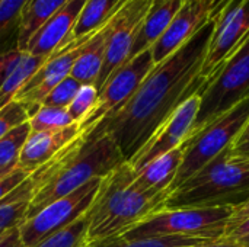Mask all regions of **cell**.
<instances>
[{
	"label": "cell",
	"instance_id": "7a4b0ae2",
	"mask_svg": "<svg viewBox=\"0 0 249 247\" xmlns=\"http://www.w3.org/2000/svg\"><path fill=\"white\" fill-rule=\"evenodd\" d=\"M125 162L111 134L104 131L85 134L54 162L31 175L34 191L26 218L88 182L105 178Z\"/></svg>",
	"mask_w": 249,
	"mask_h": 247
},
{
	"label": "cell",
	"instance_id": "f546056e",
	"mask_svg": "<svg viewBox=\"0 0 249 247\" xmlns=\"http://www.w3.org/2000/svg\"><path fill=\"white\" fill-rule=\"evenodd\" d=\"M31 112L18 100H12L4 108L0 109V138L10 132L13 128L19 127L23 122H28Z\"/></svg>",
	"mask_w": 249,
	"mask_h": 247
},
{
	"label": "cell",
	"instance_id": "1f68e13d",
	"mask_svg": "<svg viewBox=\"0 0 249 247\" xmlns=\"http://www.w3.org/2000/svg\"><path fill=\"white\" fill-rule=\"evenodd\" d=\"M31 176L26 170L20 167H15L12 172H9L6 176L0 179V202H3L6 198H9L22 183L26 182V179Z\"/></svg>",
	"mask_w": 249,
	"mask_h": 247
},
{
	"label": "cell",
	"instance_id": "f35d334b",
	"mask_svg": "<svg viewBox=\"0 0 249 247\" xmlns=\"http://www.w3.org/2000/svg\"><path fill=\"white\" fill-rule=\"evenodd\" d=\"M13 169H0V179L3 178V176H6L9 172H12Z\"/></svg>",
	"mask_w": 249,
	"mask_h": 247
},
{
	"label": "cell",
	"instance_id": "ba28073f",
	"mask_svg": "<svg viewBox=\"0 0 249 247\" xmlns=\"http://www.w3.org/2000/svg\"><path fill=\"white\" fill-rule=\"evenodd\" d=\"M104 178L93 179L74 192L48 204L41 211L26 218L19 227L23 247H34L47 237L69 227L92 208Z\"/></svg>",
	"mask_w": 249,
	"mask_h": 247
},
{
	"label": "cell",
	"instance_id": "8d00e7d4",
	"mask_svg": "<svg viewBox=\"0 0 249 247\" xmlns=\"http://www.w3.org/2000/svg\"><path fill=\"white\" fill-rule=\"evenodd\" d=\"M196 247H244L241 246L238 242H233V240H212V242H206V243H201Z\"/></svg>",
	"mask_w": 249,
	"mask_h": 247
},
{
	"label": "cell",
	"instance_id": "ac0fdd59",
	"mask_svg": "<svg viewBox=\"0 0 249 247\" xmlns=\"http://www.w3.org/2000/svg\"><path fill=\"white\" fill-rule=\"evenodd\" d=\"M118 15V13H117ZM117 15L107 22L85 45L83 51L77 57L70 76L76 79L80 84H96V80L99 77L105 51L108 45V38L112 31V26L115 23Z\"/></svg>",
	"mask_w": 249,
	"mask_h": 247
},
{
	"label": "cell",
	"instance_id": "5bb4252c",
	"mask_svg": "<svg viewBox=\"0 0 249 247\" xmlns=\"http://www.w3.org/2000/svg\"><path fill=\"white\" fill-rule=\"evenodd\" d=\"M88 132L80 124L54 131H31L19 156L18 167L32 175L54 162Z\"/></svg>",
	"mask_w": 249,
	"mask_h": 247
},
{
	"label": "cell",
	"instance_id": "836d02e7",
	"mask_svg": "<svg viewBox=\"0 0 249 247\" xmlns=\"http://www.w3.org/2000/svg\"><path fill=\"white\" fill-rule=\"evenodd\" d=\"M249 218V198L244 202V204H241V205H238V207H235V210H233V213H232V215H231V218H229V221H228V224H226V229H225V234H223V237L225 236H228L231 231H233L236 227H239L244 221H247ZM222 237V239H223Z\"/></svg>",
	"mask_w": 249,
	"mask_h": 247
},
{
	"label": "cell",
	"instance_id": "9a60e30c",
	"mask_svg": "<svg viewBox=\"0 0 249 247\" xmlns=\"http://www.w3.org/2000/svg\"><path fill=\"white\" fill-rule=\"evenodd\" d=\"M86 0H70L57 10L32 36L26 51L36 57H50L71 33Z\"/></svg>",
	"mask_w": 249,
	"mask_h": 247
},
{
	"label": "cell",
	"instance_id": "83f0119b",
	"mask_svg": "<svg viewBox=\"0 0 249 247\" xmlns=\"http://www.w3.org/2000/svg\"><path fill=\"white\" fill-rule=\"evenodd\" d=\"M29 0H0V44L10 33L18 36V28L23 7Z\"/></svg>",
	"mask_w": 249,
	"mask_h": 247
},
{
	"label": "cell",
	"instance_id": "e575fe53",
	"mask_svg": "<svg viewBox=\"0 0 249 247\" xmlns=\"http://www.w3.org/2000/svg\"><path fill=\"white\" fill-rule=\"evenodd\" d=\"M0 247H23L22 242H20L18 227L12 229L0 236Z\"/></svg>",
	"mask_w": 249,
	"mask_h": 247
},
{
	"label": "cell",
	"instance_id": "4316f807",
	"mask_svg": "<svg viewBox=\"0 0 249 247\" xmlns=\"http://www.w3.org/2000/svg\"><path fill=\"white\" fill-rule=\"evenodd\" d=\"M98 98L99 92L95 84H82L71 103L67 106V112L71 119L82 125L96 108Z\"/></svg>",
	"mask_w": 249,
	"mask_h": 247
},
{
	"label": "cell",
	"instance_id": "6da1fadb",
	"mask_svg": "<svg viewBox=\"0 0 249 247\" xmlns=\"http://www.w3.org/2000/svg\"><path fill=\"white\" fill-rule=\"evenodd\" d=\"M216 19L155 64L131 99L93 130L111 134L125 160L146 144L182 102L203 87L200 71Z\"/></svg>",
	"mask_w": 249,
	"mask_h": 247
},
{
	"label": "cell",
	"instance_id": "e0dca14e",
	"mask_svg": "<svg viewBox=\"0 0 249 247\" xmlns=\"http://www.w3.org/2000/svg\"><path fill=\"white\" fill-rule=\"evenodd\" d=\"M182 3L184 0H152L128 58L152 48L162 38L175 19Z\"/></svg>",
	"mask_w": 249,
	"mask_h": 247
},
{
	"label": "cell",
	"instance_id": "7c38bea8",
	"mask_svg": "<svg viewBox=\"0 0 249 247\" xmlns=\"http://www.w3.org/2000/svg\"><path fill=\"white\" fill-rule=\"evenodd\" d=\"M232 0H184L171 26L152 47L155 64L163 61L188 39L210 25Z\"/></svg>",
	"mask_w": 249,
	"mask_h": 247
},
{
	"label": "cell",
	"instance_id": "d4e9b609",
	"mask_svg": "<svg viewBox=\"0 0 249 247\" xmlns=\"http://www.w3.org/2000/svg\"><path fill=\"white\" fill-rule=\"evenodd\" d=\"M29 125L31 131H54L61 130L66 127H70L73 124H77L71 119L67 109L54 108V106H38L29 116Z\"/></svg>",
	"mask_w": 249,
	"mask_h": 247
},
{
	"label": "cell",
	"instance_id": "7402d4cb",
	"mask_svg": "<svg viewBox=\"0 0 249 247\" xmlns=\"http://www.w3.org/2000/svg\"><path fill=\"white\" fill-rule=\"evenodd\" d=\"M48 57H36L26 51L23 60L16 67V70L3 82L0 86V109L7 103L15 100L19 90L29 82V79L39 70V67L47 61Z\"/></svg>",
	"mask_w": 249,
	"mask_h": 247
},
{
	"label": "cell",
	"instance_id": "74e56055",
	"mask_svg": "<svg viewBox=\"0 0 249 247\" xmlns=\"http://www.w3.org/2000/svg\"><path fill=\"white\" fill-rule=\"evenodd\" d=\"M233 242H238L241 246L244 247H249V236H245V237H241V239H236V240H233Z\"/></svg>",
	"mask_w": 249,
	"mask_h": 247
},
{
	"label": "cell",
	"instance_id": "5b68a950",
	"mask_svg": "<svg viewBox=\"0 0 249 247\" xmlns=\"http://www.w3.org/2000/svg\"><path fill=\"white\" fill-rule=\"evenodd\" d=\"M233 210L235 207L228 205L162 208L123 237H197L220 240Z\"/></svg>",
	"mask_w": 249,
	"mask_h": 247
},
{
	"label": "cell",
	"instance_id": "8fae6325",
	"mask_svg": "<svg viewBox=\"0 0 249 247\" xmlns=\"http://www.w3.org/2000/svg\"><path fill=\"white\" fill-rule=\"evenodd\" d=\"M200 109V96L196 93L182 102L174 114L155 131L146 144L130 159L127 165L134 173L163 154L181 147L188 138Z\"/></svg>",
	"mask_w": 249,
	"mask_h": 247
},
{
	"label": "cell",
	"instance_id": "30bf717a",
	"mask_svg": "<svg viewBox=\"0 0 249 247\" xmlns=\"http://www.w3.org/2000/svg\"><path fill=\"white\" fill-rule=\"evenodd\" d=\"M153 67L155 61L152 55V48L128 58L105 82V84L99 90L96 108L82 124V127L90 132L102 121L121 109L131 99V96L136 93V90L140 87Z\"/></svg>",
	"mask_w": 249,
	"mask_h": 247
},
{
	"label": "cell",
	"instance_id": "2e32d148",
	"mask_svg": "<svg viewBox=\"0 0 249 247\" xmlns=\"http://www.w3.org/2000/svg\"><path fill=\"white\" fill-rule=\"evenodd\" d=\"M182 157L184 146L163 154L137 172L131 181V186L144 194L169 195V189L175 181Z\"/></svg>",
	"mask_w": 249,
	"mask_h": 247
},
{
	"label": "cell",
	"instance_id": "52a82bcc",
	"mask_svg": "<svg viewBox=\"0 0 249 247\" xmlns=\"http://www.w3.org/2000/svg\"><path fill=\"white\" fill-rule=\"evenodd\" d=\"M249 118V96L219 116L214 122L206 127L196 137L187 140L184 146V157L175 181L169 189L172 194L178 186L193 178L207 163L225 153L244 124Z\"/></svg>",
	"mask_w": 249,
	"mask_h": 247
},
{
	"label": "cell",
	"instance_id": "277c9868",
	"mask_svg": "<svg viewBox=\"0 0 249 247\" xmlns=\"http://www.w3.org/2000/svg\"><path fill=\"white\" fill-rule=\"evenodd\" d=\"M249 198V160L232 159L228 150L168 195L163 208L238 207Z\"/></svg>",
	"mask_w": 249,
	"mask_h": 247
},
{
	"label": "cell",
	"instance_id": "44dd1931",
	"mask_svg": "<svg viewBox=\"0 0 249 247\" xmlns=\"http://www.w3.org/2000/svg\"><path fill=\"white\" fill-rule=\"evenodd\" d=\"M34 191V183L31 176L22 183L9 198L0 202V236L12 229L19 227L29 210V201Z\"/></svg>",
	"mask_w": 249,
	"mask_h": 247
},
{
	"label": "cell",
	"instance_id": "8992f818",
	"mask_svg": "<svg viewBox=\"0 0 249 247\" xmlns=\"http://www.w3.org/2000/svg\"><path fill=\"white\" fill-rule=\"evenodd\" d=\"M197 95L200 96V109L187 140L196 137L249 96V41L222 66Z\"/></svg>",
	"mask_w": 249,
	"mask_h": 247
},
{
	"label": "cell",
	"instance_id": "3957f363",
	"mask_svg": "<svg viewBox=\"0 0 249 247\" xmlns=\"http://www.w3.org/2000/svg\"><path fill=\"white\" fill-rule=\"evenodd\" d=\"M134 175L125 162L102 179L89 210L86 246L124 236L163 208L168 195H152L134 189L131 186Z\"/></svg>",
	"mask_w": 249,
	"mask_h": 247
},
{
	"label": "cell",
	"instance_id": "cb8c5ba5",
	"mask_svg": "<svg viewBox=\"0 0 249 247\" xmlns=\"http://www.w3.org/2000/svg\"><path fill=\"white\" fill-rule=\"evenodd\" d=\"M31 134L29 122H23L0 138V169H15L22 148Z\"/></svg>",
	"mask_w": 249,
	"mask_h": 247
},
{
	"label": "cell",
	"instance_id": "4fadbf2b",
	"mask_svg": "<svg viewBox=\"0 0 249 247\" xmlns=\"http://www.w3.org/2000/svg\"><path fill=\"white\" fill-rule=\"evenodd\" d=\"M150 4L152 0H128L118 12L108 38L104 64L95 84L98 92L102 89L111 74L128 60L133 44L139 35Z\"/></svg>",
	"mask_w": 249,
	"mask_h": 247
},
{
	"label": "cell",
	"instance_id": "9c48e42d",
	"mask_svg": "<svg viewBox=\"0 0 249 247\" xmlns=\"http://www.w3.org/2000/svg\"><path fill=\"white\" fill-rule=\"evenodd\" d=\"M248 41L249 0H232L214 22L209 49L200 71L203 86Z\"/></svg>",
	"mask_w": 249,
	"mask_h": 247
},
{
	"label": "cell",
	"instance_id": "ffe728a7",
	"mask_svg": "<svg viewBox=\"0 0 249 247\" xmlns=\"http://www.w3.org/2000/svg\"><path fill=\"white\" fill-rule=\"evenodd\" d=\"M67 1L70 0H29L20 16L16 47L22 51H26L28 44L36 31Z\"/></svg>",
	"mask_w": 249,
	"mask_h": 247
},
{
	"label": "cell",
	"instance_id": "d6a6232c",
	"mask_svg": "<svg viewBox=\"0 0 249 247\" xmlns=\"http://www.w3.org/2000/svg\"><path fill=\"white\" fill-rule=\"evenodd\" d=\"M228 154L232 159H239V160H249V118L232 144L228 148Z\"/></svg>",
	"mask_w": 249,
	"mask_h": 247
},
{
	"label": "cell",
	"instance_id": "603a6c76",
	"mask_svg": "<svg viewBox=\"0 0 249 247\" xmlns=\"http://www.w3.org/2000/svg\"><path fill=\"white\" fill-rule=\"evenodd\" d=\"M212 242L209 239L197 237H147V239H127L114 237L105 242L85 247H196L201 243Z\"/></svg>",
	"mask_w": 249,
	"mask_h": 247
},
{
	"label": "cell",
	"instance_id": "d590c367",
	"mask_svg": "<svg viewBox=\"0 0 249 247\" xmlns=\"http://www.w3.org/2000/svg\"><path fill=\"white\" fill-rule=\"evenodd\" d=\"M245 236H249V218L247 221H244L239 227H236L233 231H231L228 236H225L222 240H236V239H241Z\"/></svg>",
	"mask_w": 249,
	"mask_h": 247
},
{
	"label": "cell",
	"instance_id": "f1b7e54d",
	"mask_svg": "<svg viewBox=\"0 0 249 247\" xmlns=\"http://www.w3.org/2000/svg\"><path fill=\"white\" fill-rule=\"evenodd\" d=\"M80 86L82 84L76 79H73L71 76H67L47 95V98L42 100L41 105L67 109V106L71 103L73 98L79 92Z\"/></svg>",
	"mask_w": 249,
	"mask_h": 247
},
{
	"label": "cell",
	"instance_id": "484cf974",
	"mask_svg": "<svg viewBox=\"0 0 249 247\" xmlns=\"http://www.w3.org/2000/svg\"><path fill=\"white\" fill-rule=\"evenodd\" d=\"M89 224V213L76 220L69 227L47 237L34 247H85Z\"/></svg>",
	"mask_w": 249,
	"mask_h": 247
},
{
	"label": "cell",
	"instance_id": "4dcf8cb0",
	"mask_svg": "<svg viewBox=\"0 0 249 247\" xmlns=\"http://www.w3.org/2000/svg\"><path fill=\"white\" fill-rule=\"evenodd\" d=\"M25 54H26V51L19 49L16 45L13 48L4 49L0 52V86L16 70V67L23 60Z\"/></svg>",
	"mask_w": 249,
	"mask_h": 247
},
{
	"label": "cell",
	"instance_id": "d6986e66",
	"mask_svg": "<svg viewBox=\"0 0 249 247\" xmlns=\"http://www.w3.org/2000/svg\"><path fill=\"white\" fill-rule=\"evenodd\" d=\"M127 1L128 0H86L71 33L63 45L90 36L98 32L123 9Z\"/></svg>",
	"mask_w": 249,
	"mask_h": 247
}]
</instances>
